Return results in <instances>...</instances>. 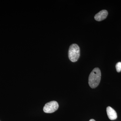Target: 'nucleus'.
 Instances as JSON below:
<instances>
[{
    "mask_svg": "<svg viewBox=\"0 0 121 121\" xmlns=\"http://www.w3.org/2000/svg\"><path fill=\"white\" fill-rule=\"evenodd\" d=\"M101 79V71L98 68H95L93 69L89 75V86L93 89L96 88L99 84Z\"/></svg>",
    "mask_w": 121,
    "mask_h": 121,
    "instance_id": "obj_1",
    "label": "nucleus"
},
{
    "mask_svg": "<svg viewBox=\"0 0 121 121\" xmlns=\"http://www.w3.org/2000/svg\"><path fill=\"white\" fill-rule=\"evenodd\" d=\"M80 55V48L76 44H73L70 46L68 51V57L72 62H76Z\"/></svg>",
    "mask_w": 121,
    "mask_h": 121,
    "instance_id": "obj_2",
    "label": "nucleus"
},
{
    "mask_svg": "<svg viewBox=\"0 0 121 121\" xmlns=\"http://www.w3.org/2000/svg\"><path fill=\"white\" fill-rule=\"evenodd\" d=\"M58 108L59 104L58 102L56 101H52L45 104L43 110L44 112L51 113L56 111Z\"/></svg>",
    "mask_w": 121,
    "mask_h": 121,
    "instance_id": "obj_3",
    "label": "nucleus"
},
{
    "mask_svg": "<svg viewBox=\"0 0 121 121\" xmlns=\"http://www.w3.org/2000/svg\"><path fill=\"white\" fill-rule=\"evenodd\" d=\"M108 15V12L107 10H102L95 15V19L97 21H102L106 18Z\"/></svg>",
    "mask_w": 121,
    "mask_h": 121,
    "instance_id": "obj_4",
    "label": "nucleus"
},
{
    "mask_svg": "<svg viewBox=\"0 0 121 121\" xmlns=\"http://www.w3.org/2000/svg\"><path fill=\"white\" fill-rule=\"evenodd\" d=\"M107 113L109 119L111 120H114L117 118V114L115 111L112 107L108 106L106 109Z\"/></svg>",
    "mask_w": 121,
    "mask_h": 121,
    "instance_id": "obj_5",
    "label": "nucleus"
},
{
    "mask_svg": "<svg viewBox=\"0 0 121 121\" xmlns=\"http://www.w3.org/2000/svg\"><path fill=\"white\" fill-rule=\"evenodd\" d=\"M116 68L118 72H120L121 71V62L117 63L116 65Z\"/></svg>",
    "mask_w": 121,
    "mask_h": 121,
    "instance_id": "obj_6",
    "label": "nucleus"
},
{
    "mask_svg": "<svg viewBox=\"0 0 121 121\" xmlns=\"http://www.w3.org/2000/svg\"><path fill=\"white\" fill-rule=\"evenodd\" d=\"M89 121H95L94 119H91Z\"/></svg>",
    "mask_w": 121,
    "mask_h": 121,
    "instance_id": "obj_7",
    "label": "nucleus"
}]
</instances>
